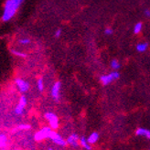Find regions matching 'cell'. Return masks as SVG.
<instances>
[{"label":"cell","instance_id":"1","mask_svg":"<svg viewBox=\"0 0 150 150\" xmlns=\"http://www.w3.org/2000/svg\"><path fill=\"white\" fill-rule=\"evenodd\" d=\"M23 2V0H6L5 4V8L3 13V20L8 21L10 20L16 14L18 8L19 7L20 4Z\"/></svg>","mask_w":150,"mask_h":150},{"label":"cell","instance_id":"2","mask_svg":"<svg viewBox=\"0 0 150 150\" xmlns=\"http://www.w3.org/2000/svg\"><path fill=\"white\" fill-rule=\"evenodd\" d=\"M119 76H120V74L118 71H112L109 74L102 75L100 77V81L103 85H108L112 81L117 80L119 78Z\"/></svg>","mask_w":150,"mask_h":150},{"label":"cell","instance_id":"3","mask_svg":"<svg viewBox=\"0 0 150 150\" xmlns=\"http://www.w3.org/2000/svg\"><path fill=\"white\" fill-rule=\"evenodd\" d=\"M52 132L51 127H44L39 132H37L34 136V138L36 141H41L43 139H46L50 137V134Z\"/></svg>","mask_w":150,"mask_h":150},{"label":"cell","instance_id":"4","mask_svg":"<svg viewBox=\"0 0 150 150\" xmlns=\"http://www.w3.org/2000/svg\"><path fill=\"white\" fill-rule=\"evenodd\" d=\"M45 118L49 121L51 129H57L59 127V119L57 115L53 114V112H47L45 115Z\"/></svg>","mask_w":150,"mask_h":150},{"label":"cell","instance_id":"5","mask_svg":"<svg viewBox=\"0 0 150 150\" xmlns=\"http://www.w3.org/2000/svg\"><path fill=\"white\" fill-rule=\"evenodd\" d=\"M27 105V98L25 96H21L20 99H19V103L17 105V107L15 108V114L18 115H20L23 114L24 112V109Z\"/></svg>","mask_w":150,"mask_h":150},{"label":"cell","instance_id":"6","mask_svg":"<svg viewBox=\"0 0 150 150\" xmlns=\"http://www.w3.org/2000/svg\"><path fill=\"white\" fill-rule=\"evenodd\" d=\"M49 138H50L52 141L54 142L55 144H57V145H59V146H65V145H66V141H65L61 136H59V134L58 133H56V132H54V131H52V132L50 133Z\"/></svg>","mask_w":150,"mask_h":150},{"label":"cell","instance_id":"7","mask_svg":"<svg viewBox=\"0 0 150 150\" xmlns=\"http://www.w3.org/2000/svg\"><path fill=\"white\" fill-rule=\"evenodd\" d=\"M61 82L56 81L51 88V96L53 97L55 101H59V92H61Z\"/></svg>","mask_w":150,"mask_h":150},{"label":"cell","instance_id":"8","mask_svg":"<svg viewBox=\"0 0 150 150\" xmlns=\"http://www.w3.org/2000/svg\"><path fill=\"white\" fill-rule=\"evenodd\" d=\"M15 81H16V84L18 87L20 92L25 93L29 89V84H28V82H27L26 81L22 80V79H16Z\"/></svg>","mask_w":150,"mask_h":150},{"label":"cell","instance_id":"9","mask_svg":"<svg viewBox=\"0 0 150 150\" xmlns=\"http://www.w3.org/2000/svg\"><path fill=\"white\" fill-rule=\"evenodd\" d=\"M67 143L72 146H77L79 145V137L76 134H72L67 139Z\"/></svg>","mask_w":150,"mask_h":150},{"label":"cell","instance_id":"10","mask_svg":"<svg viewBox=\"0 0 150 150\" xmlns=\"http://www.w3.org/2000/svg\"><path fill=\"white\" fill-rule=\"evenodd\" d=\"M136 134L138 137H145L150 139V130L146 128H138L136 132Z\"/></svg>","mask_w":150,"mask_h":150},{"label":"cell","instance_id":"11","mask_svg":"<svg viewBox=\"0 0 150 150\" xmlns=\"http://www.w3.org/2000/svg\"><path fill=\"white\" fill-rule=\"evenodd\" d=\"M98 139H99V134H98V133H96V132H94V133H92L91 134H90V137H88V142L90 144H95L97 141H98Z\"/></svg>","mask_w":150,"mask_h":150},{"label":"cell","instance_id":"12","mask_svg":"<svg viewBox=\"0 0 150 150\" xmlns=\"http://www.w3.org/2000/svg\"><path fill=\"white\" fill-rule=\"evenodd\" d=\"M80 144L83 146L86 150H91L92 149V146H91V144L89 143L88 140L84 137H82L80 138Z\"/></svg>","mask_w":150,"mask_h":150},{"label":"cell","instance_id":"13","mask_svg":"<svg viewBox=\"0 0 150 150\" xmlns=\"http://www.w3.org/2000/svg\"><path fill=\"white\" fill-rule=\"evenodd\" d=\"M147 47H148L147 43H146V42H141V43H138L137 45V50L139 51V52H145L147 50Z\"/></svg>","mask_w":150,"mask_h":150},{"label":"cell","instance_id":"14","mask_svg":"<svg viewBox=\"0 0 150 150\" xmlns=\"http://www.w3.org/2000/svg\"><path fill=\"white\" fill-rule=\"evenodd\" d=\"M7 143V137L6 134H0V148L5 147Z\"/></svg>","mask_w":150,"mask_h":150},{"label":"cell","instance_id":"15","mask_svg":"<svg viewBox=\"0 0 150 150\" xmlns=\"http://www.w3.org/2000/svg\"><path fill=\"white\" fill-rule=\"evenodd\" d=\"M142 28H143V24H142L141 22H138V23H137L136 25H134V34L140 33L141 30H142Z\"/></svg>","mask_w":150,"mask_h":150},{"label":"cell","instance_id":"16","mask_svg":"<svg viewBox=\"0 0 150 150\" xmlns=\"http://www.w3.org/2000/svg\"><path fill=\"white\" fill-rule=\"evenodd\" d=\"M37 86H38V89L40 90V92L43 91V89H44V81L42 79H39L37 81Z\"/></svg>","mask_w":150,"mask_h":150},{"label":"cell","instance_id":"17","mask_svg":"<svg viewBox=\"0 0 150 150\" xmlns=\"http://www.w3.org/2000/svg\"><path fill=\"white\" fill-rule=\"evenodd\" d=\"M111 67L114 70H118L120 68V63L118 62V61H116V59H114V61H112V62H111Z\"/></svg>","mask_w":150,"mask_h":150},{"label":"cell","instance_id":"18","mask_svg":"<svg viewBox=\"0 0 150 150\" xmlns=\"http://www.w3.org/2000/svg\"><path fill=\"white\" fill-rule=\"evenodd\" d=\"M11 52H12V53H13L14 55H16V56H18V57H23V58L26 57V54L23 53V52H20V51H18V50H12Z\"/></svg>","mask_w":150,"mask_h":150},{"label":"cell","instance_id":"19","mask_svg":"<svg viewBox=\"0 0 150 150\" xmlns=\"http://www.w3.org/2000/svg\"><path fill=\"white\" fill-rule=\"evenodd\" d=\"M29 128H30V125H19L17 127L18 130H27V129H29Z\"/></svg>","mask_w":150,"mask_h":150},{"label":"cell","instance_id":"20","mask_svg":"<svg viewBox=\"0 0 150 150\" xmlns=\"http://www.w3.org/2000/svg\"><path fill=\"white\" fill-rule=\"evenodd\" d=\"M104 33L105 35H112V28H105V30H104Z\"/></svg>","mask_w":150,"mask_h":150},{"label":"cell","instance_id":"21","mask_svg":"<svg viewBox=\"0 0 150 150\" xmlns=\"http://www.w3.org/2000/svg\"><path fill=\"white\" fill-rule=\"evenodd\" d=\"M19 42L21 44H28L29 42H30V40H29L28 39H22V40H20Z\"/></svg>","mask_w":150,"mask_h":150},{"label":"cell","instance_id":"22","mask_svg":"<svg viewBox=\"0 0 150 150\" xmlns=\"http://www.w3.org/2000/svg\"><path fill=\"white\" fill-rule=\"evenodd\" d=\"M61 35H62V29H57L56 30V32H55V37L56 38H59L61 37Z\"/></svg>","mask_w":150,"mask_h":150},{"label":"cell","instance_id":"23","mask_svg":"<svg viewBox=\"0 0 150 150\" xmlns=\"http://www.w3.org/2000/svg\"><path fill=\"white\" fill-rule=\"evenodd\" d=\"M144 13H145V16H146L147 18L150 17V9H146Z\"/></svg>","mask_w":150,"mask_h":150},{"label":"cell","instance_id":"24","mask_svg":"<svg viewBox=\"0 0 150 150\" xmlns=\"http://www.w3.org/2000/svg\"><path fill=\"white\" fill-rule=\"evenodd\" d=\"M49 150H54L53 148H49Z\"/></svg>","mask_w":150,"mask_h":150},{"label":"cell","instance_id":"25","mask_svg":"<svg viewBox=\"0 0 150 150\" xmlns=\"http://www.w3.org/2000/svg\"><path fill=\"white\" fill-rule=\"evenodd\" d=\"M5 150H6V149H5ZM17 150H18V149H17Z\"/></svg>","mask_w":150,"mask_h":150}]
</instances>
